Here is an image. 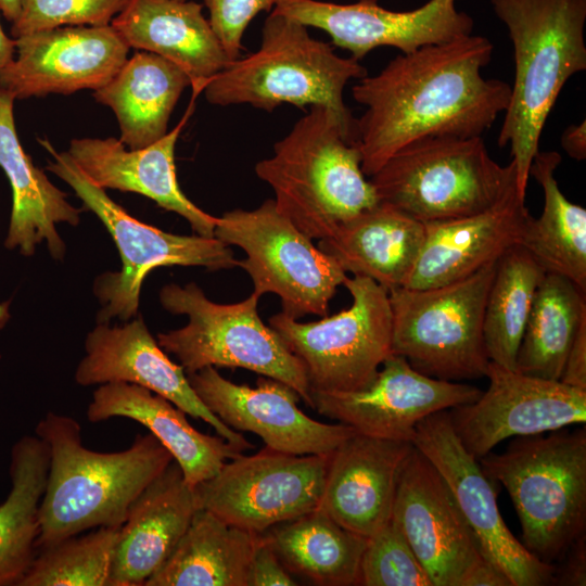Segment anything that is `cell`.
Here are the masks:
<instances>
[{
  "label": "cell",
  "instance_id": "4",
  "mask_svg": "<svg viewBox=\"0 0 586 586\" xmlns=\"http://www.w3.org/2000/svg\"><path fill=\"white\" fill-rule=\"evenodd\" d=\"M255 174L273 191L278 211L311 240L378 203L356 131L324 106H310Z\"/></svg>",
  "mask_w": 586,
  "mask_h": 586
},
{
  "label": "cell",
  "instance_id": "39",
  "mask_svg": "<svg viewBox=\"0 0 586 586\" xmlns=\"http://www.w3.org/2000/svg\"><path fill=\"white\" fill-rule=\"evenodd\" d=\"M128 0H24L12 38L64 26H104Z\"/></svg>",
  "mask_w": 586,
  "mask_h": 586
},
{
  "label": "cell",
  "instance_id": "49",
  "mask_svg": "<svg viewBox=\"0 0 586 586\" xmlns=\"http://www.w3.org/2000/svg\"><path fill=\"white\" fill-rule=\"evenodd\" d=\"M356 1H377V0H356Z\"/></svg>",
  "mask_w": 586,
  "mask_h": 586
},
{
  "label": "cell",
  "instance_id": "9",
  "mask_svg": "<svg viewBox=\"0 0 586 586\" xmlns=\"http://www.w3.org/2000/svg\"><path fill=\"white\" fill-rule=\"evenodd\" d=\"M38 142L49 152L47 169L66 182L93 212L113 238L122 269L100 275L93 293L101 305L98 323L113 318L128 321L137 315L142 283L157 267L200 266L209 270L238 267L228 245L215 237L181 235L146 225L129 215L104 189L92 182L67 152H58L47 139Z\"/></svg>",
  "mask_w": 586,
  "mask_h": 586
},
{
  "label": "cell",
  "instance_id": "8",
  "mask_svg": "<svg viewBox=\"0 0 586 586\" xmlns=\"http://www.w3.org/2000/svg\"><path fill=\"white\" fill-rule=\"evenodd\" d=\"M258 300L252 293L238 303L219 304L195 283L166 284L160 292L162 306L189 320L180 329L158 333L157 342L186 373L205 367L243 368L288 384L313 408L305 369L278 333L263 322Z\"/></svg>",
  "mask_w": 586,
  "mask_h": 586
},
{
  "label": "cell",
  "instance_id": "12",
  "mask_svg": "<svg viewBox=\"0 0 586 586\" xmlns=\"http://www.w3.org/2000/svg\"><path fill=\"white\" fill-rule=\"evenodd\" d=\"M343 285L353 301L339 314L306 323L282 313L269 319L302 362L310 393L360 390L392 354L388 291L362 276L347 277Z\"/></svg>",
  "mask_w": 586,
  "mask_h": 586
},
{
  "label": "cell",
  "instance_id": "5",
  "mask_svg": "<svg viewBox=\"0 0 586 586\" xmlns=\"http://www.w3.org/2000/svg\"><path fill=\"white\" fill-rule=\"evenodd\" d=\"M366 75L358 60L340 56L304 24L270 12L259 48L231 61L208 80L202 93L214 105L247 104L267 112L283 103L303 110L324 106L356 131V118L344 103L343 92L351 80Z\"/></svg>",
  "mask_w": 586,
  "mask_h": 586
},
{
  "label": "cell",
  "instance_id": "26",
  "mask_svg": "<svg viewBox=\"0 0 586 586\" xmlns=\"http://www.w3.org/2000/svg\"><path fill=\"white\" fill-rule=\"evenodd\" d=\"M111 25L129 48L178 66L198 94L231 62L195 1L128 0Z\"/></svg>",
  "mask_w": 586,
  "mask_h": 586
},
{
  "label": "cell",
  "instance_id": "3",
  "mask_svg": "<svg viewBox=\"0 0 586 586\" xmlns=\"http://www.w3.org/2000/svg\"><path fill=\"white\" fill-rule=\"evenodd\" d=\"M513 47L514 80L499 130L525 198L543 128L566 81L586 69V0H491Z\"/></svg>",
  "mask_w": 586,
  "mask_h": 586
},
{
  "label": "cell",
  "instance_id": "47",
  "mask_svg": "<svg viewBox=\"0 0 586 586\" xmlns=\"http://www.w3.org/2000/svg\"><path fill=\"white\" fill-rule=\"evenodd\" d=\"M24 0H0V11L8 22L15 23L21 15Z\"/></svg>",
  "mask_w": 586,
  "mask_h": 586
},
{
  "label": "cell",
  "instance_id": "35",
  "mask_svg": "<svg viewBox=\"0 0 586 586\" xmlns=\"http://www.w3.org/2000/svg\"><path fill=\"white\" fill-rule=\"evenodd\" d=\"M586 318V292L557 273L546 272L533 301L518 349L515 370L559 381L578 327Z\"/></svg>",
  "mask_w": 586,
  "mask_h": 586
},
{
  "label": "cell",
  "instance_id": "19",
  "mask_svg": "<svg viewBox=\"0 0 586 586\" xmlns=\"http://www.w3.org/2000/svg\"><path fill=\"white\" fill-rule=\"evenodd\" d=\"M15 55L0 71V88L15 100L93 91L107 84L129 47L110 25L64 26L15 39Z\"/></svg>",
  "mask_w": 586,
  "mask_h": 586
},
{
  "label": "cell",
  "instance_id": "13",
  "mask_svg": "<svg viewBox=\"0 0 586 586\" xmlns=\"http://www.w3.org/2000/svg\"><path fill=\"white\" fill-rule=\"evenodd\" d=\"M330 455L268 447L250 456L241 453L194 486L199 506L230 525L263 534L319 508Z\"/></svg>",
  "mask_w": 586,
  "mask_h": 586
},
{
  "label": "cell",
  "instance_id": "27",
  "mask_svg": "<svg viewBox=\"0 0 586 586\" xmlns=\"http://www.w3.org/2000/svg\"><path fill=\"white\" fill-rule=\"evenodd\" d=\"M14 100L11 93L0 88V167L12 189V211L4 245L31 256L36 246L46 242L51 256L62 260L66 245L56 226H77L81 209L67 201V194L56 188L24 151L15 128Z\"/></svg>",
  "mask_w": 586,
  "mask_h": 586
},
{
  "label": "cell",
  "instance_id": "30",
  "mask_svg": "<svg viewBox=\"0 0 586 586\" xmlns=\"http://www.w3.org/2000/svg\"><path fill=\"white\" fill-rule=\"evenodd\" d=\"M189 86V77L174 63L138 50L93 97L113 111L119 125V140L133 150L145 148L168 132L170 115Z\"/></svg>",
  "mask_w": 586,
  "mask_h": 586
},
{
  "label": "cell",
  "instance_id": "31",
  "mask_svg": "<svg viewBox=\"0 0 586 586\" xmlns=\"http://www.w3.org/2000/svg\"><path fill=\"white\" fill-rule=\"evenodd\" d=\"M258 535L200 508L167 560L144 586H246Z\"/></svg>",
  "mask_w": 586,
  "mask_h": 586
},
{
  "label": "cell",
  "instance_id": "34",
  "mask_svg": "<svg viewBox=\"0 0 586 586\" xmlns=\"http://www.w3.org/2000/svg\"><path fill=\"white\" fill-rule=\"evenodd\" d=\"M288 571L322 586L359 585L367 538L320 508L263 533Z\"/></svg>",
  "mask_w": 586,
  "mask_h": 586
},
{
  "label": "cell",
  "instance_id": "21",
  "mask_svg": "<svg viewBox=\"0 0 586 586\" xmlns=\"http://www.w3.org/2000/svg\"><path fill=\"white\" fill-rule=\"evenodd\" d=\"M85 352L75 371L79 385L126 382L143 386L188 416L208 423L239 451L253 447L243 434L207 409L193 391L184 369L167 356L142 318L114 327L98 323L86 337Z\"/></svg>",
  "mask_w": 586,
  "mask_h": 586
},
{
  "label": "cell",
  "instance_id": "2",
  "mask_svg": "<svg viewBox=\"0 0 586 586\" xmlns=\"http://www.w3.org/2000/svg\"><path fill=\"white\" fill-rule=\"evenodd\" d=\"M35 433L50 457L37 551L100 526H122L132 502L174 460L150 432L120 451L88 449L78 421L52 411Z\"/></svg>",
  "mask_w": 586,
  "mask_h": 586
},
{
  "label": "cell",
  "instance_id": "20",
  "mask_svg": "<svg viewBox=\"0 0 586 586\" xmlns=\"http://www.w3.org/2000/svg\"><path fill=\"white\" fill-rule=\"evenodd\" d=\"M392 519L433 586H459L484 558L445 480L415 446L399 475Z\"/></svg>",
  "mask_w": 586,
  "mask_h": 586
},
{
  "label": "cell",
  "instance_id": "42",
  "mask_svg": "<svg viewBox=\"0 0 586 586\" xmlns=\"http://www.w3.org/2000/svg\"><path fill=\"white\" fill-rule=\"evenodd\" d=\"M559 381L576 388L586 390V318L578 327Z\"/></svg>",
  "mask_w": 586,
  "mask_h": 586
},
{
  "label": "cell",
  "instance_id": "29",
  "mask_svg": "<svg viewBox=\"0 0 586 586\" xmlns=\"http://www.w3.org/2000/svg\"><path fill=\"white\" fill-rule=\"evenodd\" d=\"M424 224L382 202L336 227L318 247L347 273L387 291L404 286L422 249Z\"/></svg>",
  "mask_w": 586,
  "mask_h": 586
},
{
  "label": "cell",
  "instance_id": "44",
  "mask_svg": "<svg viewBox=\"0 0 586 586\" xmlns=\"http://www.w3.org/2000/svg\"><path fill=\"white\" fill-rule=\"evenodd\" d=\"M459 586H512V584L500 569L483 558L464 573Z\"/></svg>",
  "mask_w": 586,
  "mask_h": 586
},
{
  "label": "cell",
  "instance_id": "46",
  "mask_svg": "<svg viewBox=\"0 0 586 586\" xmlns=\"http://www.w3.org/2000/svg\"><path fill=\"white\" fill-rule=\"evenodd\" d=\"M15 47V39L4 33L0 23V71L13 60Z\"/></svg>",
  "mask_w": 586,
  "mask_h": 586
},
{
  "label": "cell",
  "instance_id": "25",
  "mask_svg": "<svg viewBox=\"0 0 586 586\" xmlns=\"http://www.w3.org/2000/svg\"><path fill=\"white\" fill-rule=\"evenodd\" d=\"M199 509L194 487L173 460L132 502L119 528L110 586H144L167 560Z\"/></svg>",
  "mask_w": 586,
  "mask_h": 586
},
{
  "label": "cell",
  "instance_id": "36",
  "mask_svg": "<svg viewBox=\"0 0 586 586\" xmlns=\"http://www.w3.org/2000/svg\"><path fill=\"white\" fill-rule=\"evenodd\" d=\"M545 273L521 245L510 247L497 259L483 318L489 361L515 370L518 349Z\"/></svg>",
  "mask_w": 586,
  "mask_h": 586
},
{
  "label": "cell",
  "instance_id": "15",
  "mask_svg": "<svg viewBox=\"0 0 586 586\" xmlns=\"http://www.w3.org/2000/svg\"><path fill=\"white\" fill-rule=\"evenodd\" d=\"M488 388L448 410L464 448L477 460L509 437L544 434L586 422V390L489 361Z\"/></svg>",
  "mask_w": 586,
  "mask_h": 586
},
{
  "label": "cell",
  "instance_id": "6",
  "mask_svg": "<svg viewBox=\"0 0 586 586\" xmlns=\"http://www.w3.org/2000/svg\"><path fill=\"white\" fill-rule=\"evenodd\" d=\"M517 437L501 454L479 459L505 486L522 527L524 547L551 563L585 534L586 430Z\"/></svg>",
  "mask_w": 586,
  "mask_h": 586
},
{
  "label": "cell",
  "instance_id": "22",
  "mask_svg": "<svg viewBox=\"0 0 586 586\" xmlns=\"http://www.w3.org/2000/svg\"><path fill=\"white\" fill-rule=\"evenodd\" d=\"M199 94L179 123L162 139L141 149H126L115 138L73 139L67 153L82 173L102 189L135 192L183 217L196 234L214 237L218 217L196 206L182 192L176 174L177 140L194 110Z\"/></svg>",
  "mask_w": 586,
  "mask_h": 586
},
{
  "label": "cell",
  "instance_id": "32",
  "mask_svg": "<svg viewBox=\"0 0 586 586\" xmlns=\"http://www.w3.org/2000/svg\"><path fill=\"white\" fill-rule=\"evenodd\" d=\"M562 157L538 151L530 176L540 184L544 208L530 219L520 245L546 271L574 282L586 292V209L569 201L559 188L556 171Z\"/></svg>",
  "mask_w": 586,
  "mask_h": 586
},
{
  "label": "cell",
  "instance_id": "48",
  "mask_svg": "<svg viewBox=\"0 0 586 586\" xmlns=\"http://www.w3.org/2000/svg\"><path fill=\"white\" fill-rule=\"evenodd\" d=\"M8 317L7 305L0 304V327L5 322Z\"/></svg>",
  "mask_w": 586,
  "mask_h": 586
},
{
  "label": "cell",
  "instance_id": "40",
  "mask_svg": "<svg viewBox=\"0 0 586 586\" xmlns=\"http://www.w3.org/2000/svg\"><path fill=\"white\" fill-rule=\"evenodd\" d=\"M277 0H204L208 22L228 58L233 61L243 49L244 33L260 12H271Z\"/></svg>",
  "mask_w": 586,
  "mask_h": 586
},
{
  "label": "cell",
  "instance_id": "41",
  "mask_svg": "<svg viewBox=\"0 0 586 586\" xmlns=\"http://www.w3.org/2000/svg\"><path fill=\"white\" fill-rule=\"evenodd\" d=\"M297 585L264 534L257 536L251 557L246 586Z\"/></svg>",
  "mask_w": 586,
  "mask_h": 586
},
{
  "label": "cell",
  "instance_id": "43",
  "mask_svg": "<svg viewBox=\"0 0 586 586\" xmlns=\"http://www.w3.org/2000/svg\"><path fill=\"white\" fill-rule=\"evenodd\" d=\"M566 551L570 555L556 581L561 585L584 586L586 584L585 534L578 537Z\"/></svg>",
  "mask_w": 586,
  "mask_h": 586
},
{
  "label": "cell",
  "instance_id": "23",
  "mask_svg": "<svg viewBox=\"0 0 586 586\" xmlns=\"http://www.w3.org/2000/svg\"><path fill=\"white\" fill-rule=\"evenodd\" d=\"M411 442L354 433L330 455L319 508L343 527L368 538L392 518Z\"/></svg>",
  "mask_w": 586,
  "mask_h": 586
},
{
  "label": "cell",
  "instance_id": "1",
  "mask_svg": "<svg viewBox=\"0 0 586 586\" xmlns=\"http://www.w3.org/2000/svg\"><path fill=\"white\" fill-rule=\"evenodd\" d=\"M488 38L468 35L391 60L352 88L366 107L356 119V143L368 177L397 151L428 137H481L509 103L511 87L486 79Z\"/></svg>",
  "mask_w": 586,
  "mask_h": 586
},
{
  "label": "cell",
  "instance_id": "18",
  "mask_svg": "<svg viewBox=\"0 0 586 586\" xmlns=\"http://www.w3.org/2000/svg\"><path fill=\"white\" fill-rule=\"evenodd\" d=\"M207 409L238 432L258 435L266 447L292 455H330L356 431L329 424L303 412L301 396L285 383L259 375L256 385L235 384L215 367L187 373Z\"/></svg>",
  "mask_w": 586,
  "mask_h": 586
},
{
  "label": "cell",
  "instance_id": "24",
  "mask_svg": "<svg viewBox=\"0 0 586 586\" xmlns=\"http://www.w3.org/2000/svg\"><path fill=\"white\" fill-rule=\"evenodd\" d=\"M518 190L484 212L423 222L425 235L403 288L426 289L468 277L520 245L532 218Z\"/></svg>",
  "mask_w": 586,
  "mask_h": 586
},
{
  "label": "cell",
  "instance_id": "37",
  "mask_svg": "<svg viewBox=\"0 0 586 586\" xmlns=\"http://www.w3.org/2000/svg\"><path fill=\"white\" fill-rule=\"evenodd\" d=\"M119 528L100 526L37 551L17 586H110Z\"/></svg>",
  "mask_w": 586,
  "mask_h": 586
},
{
  "label": "cell",
  "instance_id": "14",
  "mask_svg": "<svg viewBox=\"0 0 586 586\" xmlns=\"http://www.w3.org/2000/svg\"><path fill=\"white\" fill-rule=\"evenodd\" d=\"M412 444L445 480L482 556L500 569L512 586H543L555 582L556 568L536 558L506 525L493 481L462 445L448 410L420 421Z\"/></svg>",
  "mask_w": 586,
  "mask_h": 586
},
{
  "label": "cell",
  "instance_id": "28",
  "mask_svg": "<svg viewBox=\"0 0 586 586\" xmlns=\"http://www.w3.org/2000/svg\"><path fill=\"white\" fill-rule=\"evenodd\" d=\"M187 413L163 396L131 383L101 384L92 394L87 419L128 418L145 426L171 454L184 480L194 487L215 475L241 451L219 435L194 429Z\"/></svg>",
  "mask_w": 586,
  "mask_h": 586
},
{
  "label": "cell",
  "instance_id": "7",
  "mask_svg": "<svg viewBox=\"0 0 586 586\" xmlns=\"http://www.w3.org/2000/svg\"><path fill=\"white\" fill-rule=\"evenodd\" d=\"M378 202L421 222L474 215L518 190L517 166L492 158L482 137H428L392 155L370 176Z\"/></svg>",
  "mask_w": 586,
  "mask_h": 586
},
{
  "label": "cell",
  "instance_id": "17",
  "mask_svg": "<svg viewBox=\"0 0 586 586\" xmlns=\"http://www.w3.org/2000/svg\"><path fill=\"white\" fill-rule=\"evenodd\" d=\"M271 12L318 28L335 47L360 61L380 47L410 53L472 34L473 18L458 11L456 0H429L418 9L392 11L377 1L340 4L321 0H277Z\"/></svg>",
  "mask_w": 586,
  "mask_h": 586
},
{
  "label": "cell",
  "instance_id": "11",
  "mask_svg": "<svg viewBox=\"0 0 586 586\" xmlns=\"http://www.w3.org/2000/svg\"><path fill=\"white\" fill-rule=\"evenodd\" d=\"M214 237L245 252L238 266L251 277L253 293L278 295L281 313L295 320L306 315L326 317L337 286L347 278L333 258L278 211L273 199L252 211L224 213Z\"/></svg>",
  "mask_w": 586,
  "mask_h": 586
},
{
  "label": "cell",
  "instance_id": "45",
  "mask_svg": "<svg viewBox=\"0 0 586 586\" xmlns=\"http://www.w3.org/2000/svg\"><path fill=\"white\" fill-rule=\"evenodd\" d=\"M561 145L566 154L576 160L586 158V122L569 126L562 133Z\"/></svg>",
  "mask_w": 586,
  "mask_h": 586
},
{
  "label": "cell",
  "instance_id": "38",
  "mask_svg": "<svg viewBox=\"0 0 586 586\" xmlns=\"http://www.w3.org/2000/svg\"><path fill=\"white\" fill-rule=\"evenodd\" d=\"M359 585L433 586L399 526L391 520L367 538Z\"/></svg>",
  "mask_w": 586,
  "mask_h": 586
},
{
  "label": "cell",
  "instance_id": "10",
  "mask_svg": "<svg viewBox=\"0 0 586 586\" xmlns=\"http://www.w3.org/2000/svg\"><path fill=\"white\" fill-rule=\"evenodd\" d=\"M496 264L447 284L388 291L392 354L441 380L485 377L489 359L483 318Z\"/></svg>",
  "mask_w": 586,
  "mask_h": 586
},
{
  "label": "cell",
  "instance_id": "33",
  "mask_svg": "<svg viewBox=\"0 0 586 586\" xmlns=\"http://www.w3.org/2000/svg\"><path fill=\"white\" fill-rule=\"evenodd\" d=\"M49 461L37 435H24L11 449V489L0 505V586H17L37 555Z\"/></svg>",
  "mask_w": 586,
  "mask_h": 586
},
{
  "label": "cell",
  "instance_id": "16",
  "mask_svg": "<svg viewBox=\"0 0 586 586\" xmlns=\"http://www.w3.org/2000/svg\"><path fill=\"white\" fill-rule=\"evenodd\" d=\"M365 387L351 392H311L313 409L362 435L411 442L420 421L438 411L472 403L476 386L429 377L406 358L391 354Z\"/></svg>",
  "mask_w": 586,
  "mask_h": 586
}]
</instances>
